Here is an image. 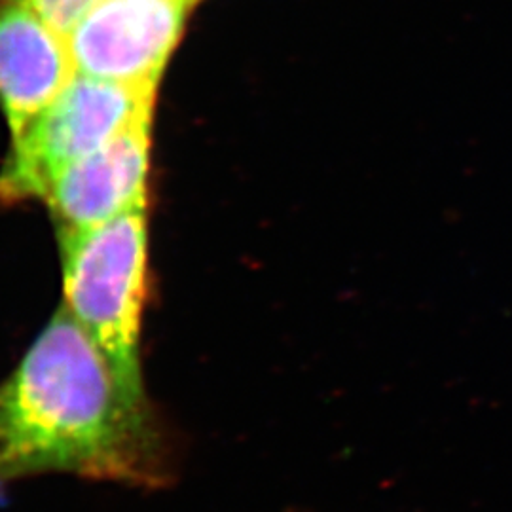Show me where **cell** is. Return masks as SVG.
<instances>
[{
	"instance_id": "5",
	"label": "cell",
	"mask_w": 512,
	"mask_h": 512,
	"mask_svg": "<svg viewBox=\"0 0 512 512\" xmlns=\"http://www.w3.org/2000/svg\"><path fill=\"white\" fill-rule=\"evenodd\" d=\"M148 154L150 118L63 169L44 196L61 234L90 230L145 205Z\"/></svg>"
},
{
	"instance_id": "6",
	"label": "cell",
	"mask_w": 512,
	"mask_h": 512,
	"mask_svg": "<svg viewBox=\"0 0 512 512\" xmlns=\"http://www.w3.org/2000/svg\"><path fill=\"white\" fill-rule=\"evenodd\" d=\"M73 74L67 40L21 0H0V107L14 139Z\"/></svg>"
},
{
	"instance_id": "7",
	"label": "cell",
	"mask_w": 512,
	"mask_h": 512,
	"mask_svg": "<svg viewBox=\"0 0 512 512\" xmlns=\"http://www.w3.org/2000/svg\"><path fill=\"white\" fill-rule=\"evenodd\" d=\"M21 2L27 8H31L48 27H52L57 35L67 38L99 0H21Z\"/></svg>"
},
{
	"instance_id": "8",
	"label": "cell",
	"mask_w": 512,
	"mask_h": 512,
	"mask_svg": "<svg viewBox=\"0 0 512 512\" xmlns=\"http://www.w3.org/2000/svg\"><path fill=\"white\" fill-rule=\"evenodd\" d=\"M196 2H198V0H196Z\"/></svg>"
},
{
	"instance_id": "3",
	"label": "cell",
	"mask_w": 512,
	"mask_h": 512,
	"mask_svg": "<svg viewBox=\"0 0 512 512\" xmlns=\"http://www.w3.org/2000/svg\"><path fill=\"white\" fill-rule=\"evenodd\" d=\"M156 86H133L74 73L18 139L0 173V200L46 196L55 177L152 118Z\"/></svg>"
},
{
	"instance_id": "4",
	"label": "cell",
	"mask_w": 512,
	"mask_h": 512,
	"mask_svg": "<svg viewBox=\"0 0 512 512\" xmlns=\"http://www.w3.org/2000/svg\"><path fill=\"white\" fill-rule=\"evenodd\" d=\"M196 0H99L69 33L74 73L156 86Z\"/></svg>"
},
{
	"instance_id": "2",
	"label": "cell",
	"mask_w": 512,
	"mask_h": 512,
	"mask_svg": "<svg viewBox=\"0 0 512 512\" xmlns=\"http://www.w3.org/2000/svg\"><path fill=\"white\" fill-rule=\"evenodd\" d=\"M61 245L67 310L122 376L143 384L139 330L147 279L145 205L90 230L61 234Z\"/></svg>"
},
{
	"instance_id": "1",
	"label": "cell",
	"mask_w": 512,
	"mask_h": 512,
	"mask_svg": "<svg viewBox=\"0 0 512 512\" xmlns=\"http://www.w3.org/2000/svg\"><path fill=\"white\" fill-rule=\"evenodd\" d=\"M46 473L150 490L171 478L145 387L120 374L69 310L0 385V488Z\"/></svg>"
}]
</instances>
